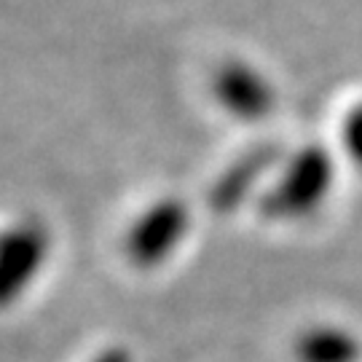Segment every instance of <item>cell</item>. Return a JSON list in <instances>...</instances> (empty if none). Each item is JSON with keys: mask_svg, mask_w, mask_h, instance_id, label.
<instances>
[{"mask_svg": "<svg viewBox=\"0 0 362 362\" xmlns=\"http://www.w3.org/2000/svg\"><path fill=\"white\" fill-rule=\"evenodd\" d=\"M333 182V164L325 148L309 145L287 164L282 180L266 196L263 209L274 218H303L322 204Z\"/></svg>", "mask_w": 362, "mask_h": 362, "instance_id": "obj_1", "label": "cell"}, {"mask_svg": "<svg viewBox=\"0 0 362 362\" xmlns=\"http://www.w3.org/2000/svg\"><path fill=\"white\" fill-rule=\"evenodd\" d=\"M185 228H188V212L175 199L158 202L151 209H145L127 233V252L132 263L145 269L158 266L180 245Z\"/></svg>", "mask_w": 362, "mask_h": 362, "instance_id": "obj_2", "label": "cell"}, {"mask_svg": "<svg viewBox=\"0 0 362 362\" xmlns=\"http://www.w3.org/2000/svg\"><path fill=\"white\" fill-rule=\"evenodd\" d=\"M215 97L239 121H263L274 107V89L255 67L228 62L215 78Z\"/></svg>", "mask_w": 362, "mask_h": 362, "instance_id": "obj_3", "label": "cell"}, {"mask_svg": "<svg viewBox=\"0 0 362 362\" xmlns=\"http://www.w3.org/2000/svg\"><path fill=\"white\" fill-rule=\"evenodd\" d=\"M49 236L38 223H22L6 236L3 245V298L11 300L22 287L35 276L40 260L46 258Z\"/></svg>", "mask_w": 362, "mask_h": 362, "instance_id": "obj_4", "label": "cell"}, {"mask_svg": "<svg viewBox=\"0 0 362 362\" xmlns=\"http://www.w3.org/2000/svg\"><path fill=\"white\" fill-rule=\"evenodd\" d=\"M298 362H357L360 344L349 330H341L333 325L306 330L296 344Z\"/></svg>", "mask_w": 362, "mask_h": 362, "instance_id": "obj_5", "label": "cell"}, {"mask_svg": "<svg viewBox=\"0 0 362 362\" xmlns=\"http://www.w3.org/2000/svg\"><path fill=\"white\" fill-rule=\"evenodd\" d=\"M341 143L351 161L362 167V103L354 105L341 124Z\"/></svg>", "mask_w": 362, "mask_h": 362, "instance_id": "obj_6", "label": "cell"}]
</instances>
